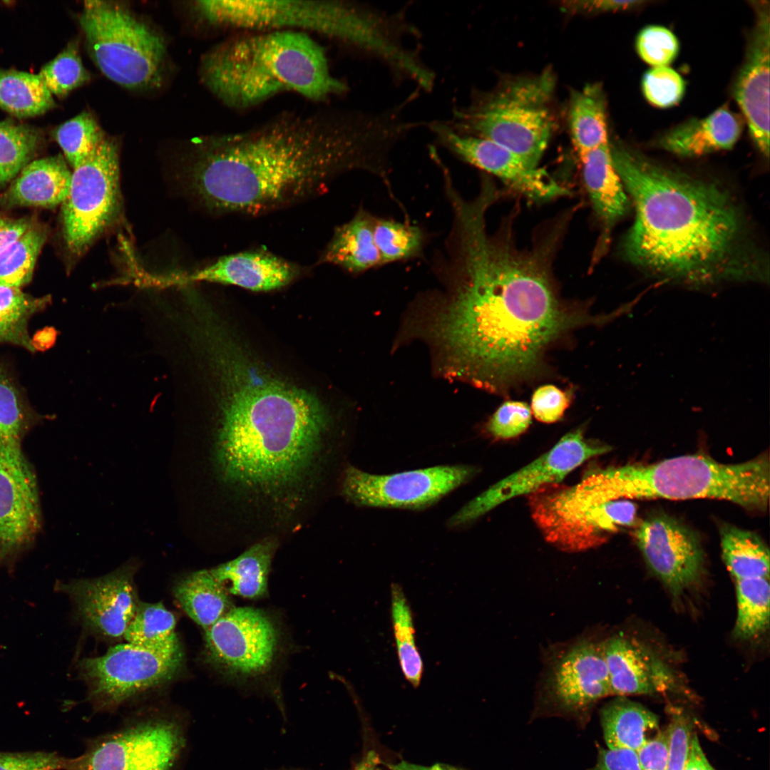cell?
I'll return each mask as SVG.
<instances>
[{"instance_id": "obj_51", "label": "cell", "mask_w": 770, "mask_h": 770, "mask_svg": "<svg viewBox=\"0 0 770 770\" xmlns=\"http://www.w3.org/2000/svg\"><path fill=\"white\" fill-rule=\"evenodd\" d=\"M668 751V732H659L637 752L640 769L666 770Z\"/></svg>"}, {"instance_id": "obj_33", "label": "cell", "mask_w": 770, "mask_h": 770, "mask_svg": "<svg viewBox=\"0 0 770 770\" xmlns=\"http://www.w3.org/2000/svg\"><path fill=\"white\" fill-rule=\"evenodd\" d=\"M719 532L724 561L736 580L769 578V551L758 535L732 525Z\"/></svg>"}, {"instance_id": "obj_2", "label": "cell", "mask_w": 770, "mask_h": 770, "mask_svg": "<svg viewBox=\"0 0 770 770\" xmlns=\"http://www.w3.org/2000/svg\"><path fill=\"white\" fill-rule=\"evenodd\" d=\"M399 128L386 111L282 114L249 130L195 142L194 194L219 215L256 216L324 193L355 170L389 180Z\"/></svg>"}, {"instance_id": "obj_40", "label": "cell", "mask_w": 770, "mask_h": 770, "mask_svg": "<svg viewBox=\"0 0 770 770\" xmlns=\"http://www.w3.org/2000/svg\"><path fill=\"white\" fill-rule=\"evenodd\" d=\"M176 619L161 602H140L124 638L128 643L148 647H164L179 643Z\"/></svg>"}, {"instance_id": "obj_24", "label": "cell", "mask_w": 770, "mask_h": 770, "mask_svg": "<svg viewBox=\"0 0 770 770\" xmlns=\"http://www.w3.org/2000/svg\"><path fill=\"white\" fill-rule=\"evenodd\" d=\"M602 642L612 695L667 692L676 687L671 669L637 640L618 634Z\"/></svg>"}, {"instance_id": "obj_23", "label": "cell", "mask_w": 770, "mask_h": 770, "mask_svg": "<svg viewBox=\"0 0 770 770\" xmlns=\"http://www.w3.org/2000/svg\"><path fill=\"white\" fill-rule=\"evenodd\" d=\"M299 268L270 252L252 250L222 256L189 273L155 277V283L208 282L267 292L287 285L297 277Z\"/></svg>"}, {"instance_id": "obj_47", "label": "cell", "mask_w": 770, "mask_h": 770, "mask_svg": "<svg viewBox=\"0 0 770 770\" xmlns=\"http://www.w3.org/2000/svg\"><path fill=\"white\" fill-rule=\"evenodd\" d=\"M531 423V411L524 402L508 401L494 413L487 424L496 438L508 439L523 433Z\"/></svg>"}, {"instance_id": "obj_10", "label": "cell", "mask_w": 770, "mask_h": 770, "mask_svg": "<svg viewBox=\"0 0 770 770\" xmlns=\"http://www.w3.org/2000/svg\"><path fill=\"white\" fill-rule=\"evenodd\" d=\"M120 202L117 144L105 138L72 172L62 205L63 236L67 251L81 256L116 217Z\"/></svg>"}, {"instance_id": "obj_26", "label": "cell", "mask_w": 770, "mask_h": 770, "mask_svg": "<svg viewBox=\"0 0 770 770\" xmlns=\"http://www.w3.org/2000/svg\"><path fill=\"white\" fill-rule=\"evenodd\" d=\"M743 128L741 118L723 106L702 119L689 120L668 131L659 141L666 150L695 157L732 148Z\"/></svg>"}, {"instance_id": "obj_5", "label": "cell", "mask_w": 770, "mask_h": 770, "mask_svg": "<svg viewBox=\"0 0 770 770\" xmlns=\"http://www.w3.org/2000/svg\"><path fill=\"white\" fill-rule=\"evenodd\" d=\"M200 78L223 104L257 106L282 92L322 101L346 91L331 72L324 48L304 31L274 30L237 36L202 57Z\"/></svg>"}, {"instance_id": "obj_6", "label": "cell", "mask_w": 770, "mask_h": 770, "mask_svg": "<svg viewBox=\"0 0 770 770\" xmlns=\"http://www.w3.org/2000/svg\"><path fill=\"white\" fill-rule=\"evenodd\" d=\"M769 459L761 455L739 463H722L703 454L651 464L630 463L593 471L612 499L712 498L764 510L769 497Z\"/></svg>"}, {"instance_id": "obj_35", "label": "cell", "mask_w": 770, "mask_h": 770, "mask_svg": "<svg viewBox=\"0 0 770 770\" xmlns=\"http://www.w3.org/2000/svg\"><path fill=\"white\" fill-rule=\"evenodd\" d=\"M390 596L391 624L399 667L405 679L417 687L421 684L424 666L416 643L413 612L399 584H391Z\"/></svg>"}, {"instance_id": "obj_31", "label": "cell", "mask_w": 770, "mask_h": 770, "mask_svg": "<svg viewBox=\"0 0 770 770\" xmlns=\"http://www.w3.org/2000/svg\"><path fill=\"white\" fill-rule=\"evenodd\" d=\"M173 594L185 613L204 630L234 607L227 589L210 570L184 576L175 583Z\"/></svg>"}, {"instance_id": "obj_13", "label": "cell", "mask_w": 770, "mask_h": 770, "mask_svg": "<svg viewBox=\"0 0 770 770\" xmlns=\"http://www.w3.org/2000/svg\"><path fill=\"white\" fill-rule=\"evenodd\" d=\"M197 10L215 25L250 30H307L344 43L355 4L327 0H203Z\"/></svg>"}, {"instance_id": "obj_49", "label": "cell", "mask_w": 770, "mask_h": 770, "mask_svg": "<svg viewBox=\"0 0 770 770\" xmlns=\"http://www.w3.org/2000/svg\"><path fill=\"white\" fill-rule=\"evenodd\" d=\"M568 404L569 399L565 392L553 385H545L534 392L531 409L538 421L553 423L563 416Z\"/></svg>"}, {"instance_id": "obj_21", "label": "cell", "mask_w": 770, "mask_h": 770, "mask_svg": "<svg viewBox=\"0 0 770 770\" xmlns=\"http://www.w3.org/2000/svg\"><path fill=\"white\" fill-rule=\"evenodd\" d=\"M549 697L560 709L587 711L612 695L602 641L579 640L552 663L545 678Z\"/></svg>"}, {"instance_id": "obj_44", "label": "cell", "mask_w": 770, "mask_h": 770, "mask_svg": "<svg viewBox=\"0 0 770 770\" xmlns=\"http://www.w3.org/2000/svg\"><path fill=\"white\" fill-rule=\"evenodd\" d=\"M53 96L63 97L87 83L91 76L83 66L78 44L72 41L38 73Z\"/></svg>"}, {"instance_id": "obj_22", "label": "cell", "mask_w": 770, "mask_h": 770, "mask_svg": "<svg viewBox=\"0 0 770 770\" xmlns=\"http://www.w3.org/2000/svg\"><path fill=\"white\" fill-rule=\"evenodd\" d=\"M756 21L746 56L734 85V97L754 143L769 155L770 11L768 2H757Z\"/></svg>"}, {"instance_id": "obj_36", "label": "cell", "mask_w": 770, "mask_h": 770, "mask_svg": "<svg viewBox=\"0 0 770 770\" xmlns=\"http://www.w3.org/2000/svg\"><path fill=\"white\" fill-rule=\"evenodd\" d=\"M50 302V296L34 297L21 288L0 286V344L36 352L29 334V322Z\"/></svg>"}, {"instance_id": "obj_32", "label": "cell", "mask_w": 770, "mask_h": 770, "mask_svg": "<svg viewBox=\"0 0 770 770\" xmlns=\"http://www.w3.org/2000/svg\"><path fill=\"white\" fill-rule=\"evenodd\" d=\"M568 121L571 140L580 158L609 143L606 101L599 83H589L573 93Z\"/></svg>"}, {"instance_id": "obj_54", "label": "cell", "mask_w": 770, "mask_h": 770, "mask_svg": "<svg viewBox=\"0 0 770 770\" xmlns=\"http://www.w3.org/2000/svg\"><path fill=\"white\" fill-rule=\"evenodd\" d=\"M34 223L29 217L13 219L0 217V253L26 232Z\"/></svg>"}, {"instance_id": "obj_43", "label": "cell", "mask_w": 770, "mask_h": 770, "mask_svg": "<svg viewBox=\"0 0 770 770\" xmlns=\"http://www.w3.org/2000/svg\"><path fill=\"white\" fill-rule=\"evenodd\" d=\"M54 138L73 168L83 163L105 139L93 116L84 111L66 121L54 131Z\"/></svg>"}, {"instance_id": "obj_18", "label": "cell", "mask_w": 770, "mask_h": 770, "mask_svg": "<svg viewBox=\"0 0 770 770\" xmlns=\"http://www.w3.org/2000/svg\"><path fill=\"white\" fill-rule=\"evenodd\" d=\"M637 546L650 569L674 596L700 580L704 552L696 534L673 517L656 513L635 533Z\"/></svg>"}, {"instance_id": "obj_58", "label": "cell", "mask_w": 770, "mask_h": 770, "mask_svg": "<svg viewBox=\"0 0 770 770\" xmlns=\"http://www.w3.org/2000/svg\"><path fill=\"white\" fill-rule=\"evenodd\" d=\"M379 764V761L377 754L371 751L367 753L358 765L356 770H380L378 767Z\"/></svg>"}, {"instance_id": "obj_48", "label": "cell", "mask_w": 770, "mask_h": 770, "mask_svg": "<svg viewBox=\"0 0 770 770\" xmlns=\"http://www.w3.org/2000/svg\"><path fill=\"white\" fill-rule=\"evenodd\" d=\"M64 759L55 752L0 751V770H63Z\"/></svg>"}, {"instance_id": "obj_53", "label": "cell", "mask_w": 770, "mask_h": 770, "mask_svg": "<svg viewBox=\"0 0 770 770\" xmlns=\"http://www.w3.org/2000/svg\"><path fill=\"white\" fill-rule=\"evenodd\" d=\"M642 3L643 1L637 0H581L565 1L563 6L571 12L595 13L627 10Z\"/></svg>"}, {"instance_id": "obj_34", "label": "cell", "mask_w": 770, "mask_h": 770, "mask_svg": "<svg viewBox=\"0 0 770 770\" xmlns=\"http://www.w3.org/2000/svg\"><path fill=\"white\" fill-rule=\"evenodd\" d=\"M55 106L38 74L0 70V108L19 118L41 115Z\"/></svg>"}, {"instance_id": "obj_1", "label": "cell", "mask_w": 770, "mask_h": 770, "mask_svg": "<svg viewBox=\"0 0 770 770\" xmlns=\"http://www.w3.org/2000/svg\"><path fill=\"white\" fill-rule=\"evenodd\" d=\"M486 215L472 208L454 217L435 267L443 289L412 303L399 342H426L443 376L497 391L529 376L548 344L587 318L556 295L555 235L520 250L508 222L488 233Z\"/></svg>"}, {"instance_id": "obj_52", "label": "cell", "mask_w": 770, "mask_h": 770, "mask_svg": "<svg viewBox=\"0 0 770 770\" xmlns=\"http://www.w3.org/2000/svg\"><path fill=\"white\" fill-rule=\"evenodd\" d=\"M594 770H641L636 751L625 749H602Z\"/></svg>"}, {"instance_id": "obj_50", "label": "cell", "mask_w": 770, "mask_h": 770, "mask_svg": "<svg viewBox=\"0 0 770 770\" xmlns=\"http://www.w3.org/2000/svg\"><path fill=\"white\" fill-rule=\"evenodd\" d=\"M667 732L669 751L666 770H684L692 739L690 724L683 716L674 717Z\"/></svg>"}, {"instance_id": "obj_12", "label": "cell", "mask_w": 770, "mask_h": 770, "mask_svg": "<svg viewBox=\"0 0 770 770\" xmlns=\"http://www.w3.org/2000/svg\"><path fill=\"white\" fill-rule=\"evenodd\" d=\"M179 643L148 647L131 643L111 647L101 656L80 662L88 697L99 710L117 708L125 701L174 678L183 664Z\"/></svg>"}, {"instance_id": "obj_19", "label": "cell", "mask_w": 770, "mask_h": 770, "mask_svg": "<svg viewBox=\"0 0 770 770\" xmlns=\"http://www.w3.org/2000/svg\"><path fill=\"white\" fill-rule=\"evenodd\" d=\"M438 143L461 160L488 172L534 200L569 195L544 170L492 140L461 135L444 121L428 123Z\"/></svg>"}, {"instance_id": "obj_27", "label": "cell", "mask_w": 770, "mask_h": 770, "mask_svg": "<svg viewBox=\"0 0 770 770\" xmlns=\"http://www.w3.org/2000/svg\"><path fill=\"white\" fill-rule=\"evenodd\" d=\"M375 217L360 209L351 220L335 228L317 263L334 265L351 274L381 266L374 237Z\"/></svg>"}, {"instance_id": "obj_11", "label": "cell", "mask_w": 770, "mask_h": 770, "mask_svg": "<svg viewBox=\"0 0 770 770\" xmlns=\"http://www.w3.org/2000/svg\"><path fill=\"white\" fill-rule=\"evenodd\" d=\"M185 746L180 719L151 715L92 739L81 755L65 758L63 770H173Z\"/></svg>"}, {"instance_id": "obj_55", "label": "cell", "mask_w": 770, "mask_h": 770, "mask_svg": "<svg viewBox=\"0 0 770 770\" xmlns=\"http://www.w3.org/2000/svg\"><path fill=\"white\" fill-rule=\"evenodd\" d=\"M684 770H715L705 756L696 735L692 736Z\"/></svg>"}, {"instance_id": "obj_37", "label": "cell", "mask_w": 770, "mask_h": 770, "mask_svg": "<svg viewBox=\"0 0 770 770\" xmlns=\"http://www.w3.org/2000/svg\"><path fill=\"white\" fill-rule=\"evenodd\" d=\"M41 419L11 371L0 362V438L22 448L23 440Z\"/></svg>"}, {"instance_id": "obj_41", "label": "cell", "mask_w": 770, "mask_h": 770, "mask_svg": "<svg viewBox=\"0 0 770 770\" xmlns=\"http://www.w3.org/2000/svg\"><path fill=\"white\" fill-rule=\"evenodd\" d=\"M41 142V132L34 127L0 122V188L31 161Z\"/></svg>"}, {"instance_id": "obj_8", "label": "cell", "mask_w": 770, "mask_h": 770, "mask_svg": "<svg viewBox=\"0 0 770 770\" xmlns=\"http://www.w3.org/2000/svg\"><path fill=\"white\" fill-rule=\"evenodd\" d=\"M79 23L91 58L108 78L133 90L161 84L164 40L124 6L113 1H86Z\"/></svg>"}, {"instance_id": "obj_57", "label": "cell", "mask_w": 770, "mask_h": 770, "mask_svg": "<svg viewBox=\"0 0 770 770\" xmlns=\"http://www.w3.org/2000/svg\"><path fill=\"white\" fill-rule=\"evenodd\" d=\"M390 770H462L453 766L445 764H435L431 766H421L405 761L389 765Z\"/></svg>"}, {"instance_id": "obj_38", "label": "cell", "mask_w": 770, "mask_h": 770, "mask_svg": "<svg viewBox=\"0 0 770 770\" xmlns=\"http://www.w3.org/2000/svg\"><path fill=\"white\" fill-rule=\"evenodd\" d=\"M47 236V228L34 222L0 253V286L21 288L31 280Z\"/></svg>"}, {"instance_id": "obj_42", "label": "cell", "mask_w": 770, "mask_h": 770, "mask_svg": "<svg viewBox=\"0 0 770 770\" xmlns=\"http://www.w3.org/2000/svg\"><path fill=\"white\" fill-rule=\"evenodd\" d=\"M374 237L382 265L419 257L425 244L419 227L386 218L375 217Z\"/></svg>"}, {"instance_id": "obj_16", "label": "cell", "mask_w": 770, "mask_h": 770, "mask_svg": "<svg viewBox=\"0 0 770 770\" xmlns=\"http://www.w3.org/2000/svg\"><path fill=\"white\" fill-rule=\"evenodd\" d=\"M610 450L609 446L585 438L580 430L570 432L548 451L466 503L448 519L447 525L451 528L464 526L506 500L559 483L585 461Z\"/></svg>"}, {"instance_id": "obj_9", "label": "cell", "mask_w": 770, "mask_h": 770, "mask_svg": "<svg viewBox=\"0 0 770 770\" xmlns=\"http://www.w3.org/2000/svg\"><path fill=\"white\" fill-rule=\"evenodd\" d=\"M528 496L532 518L543 536L565 552L596 548L636 520L635 503L609 498L589 473L575 485L550 484Z\"/></svg>"}, {"instance_id": "obj_4", "label": "cell", "mask_w": 770, "mask_h": 770, "mask_svg": "<svg viewBox=\"0 0 770 770\" xmlns=\"http://www.w3.org/2000/svg\"><path fill=\"white\" fill-rule=\"evenodd\" d=\"M216 458L225 481L274 494L297 485L319 452L327 419L308 392L232 367Z\"/></svg>"}, {"instance_id": "obj_30", "label": "cell", "mask_w": 770, "mask_h": 770, "mask_svg": "<svg viewBox=\"0 0 770 770\" xmlns=\"http://www.w3.org/2000/svg\"><path fill=\"white\" fill-rule=\"evenodd\" d=\"M275 544L265 540L255 544L236 558L210 569L229 594L256 600L267 595L268 576Z\"/></svg>"}, {"instance_id": "obj_20", "label": "cell", "mask_w": 770, "mask_h": 770, "mask_svg": "<svg viewBox=\"0 0 770 770\" xmlns=\"http://www.w3.org/2000/svg\"><path fill=\"white\" fill-rule=\"evenodd\" d=\"M134 573L133 565H128L98 578L73 580L58 587L73 600L86 627L106 637L119 638L140 602Z\"/></svg>"}, {"instance_id": "obj_29", "label": "cell", "mask_w": 770, "mask_h": 770, "mask_svg": "<svg viewBox=\"0 0 770 770\" xmlns=\"http://www.w3.org/2000/svg\"><path fill=\"white\" fill-rule=\"evenodd\" d=\"M604 739L608 749L637 752L659 733L657 716L641 704L619 697L600 712Z\"/></svg>"}, {"instance_id": "obj_56", "label": "cell", "mask_w": 770, "mask_h": 770, "mask_svg": "<svg viewBox=\"0 0 770 770\" xmlns=\"http://www.w3.org/2000/svg\"><path fill=\"white\" fill-rule=\"evenodd\" d=\"M56 339V331L52 327H45L38 331L31 338V344L35 351H43L51 347Z\"/></svg>"}, {"instance_id": "obj_28", "label": "cell", "mask_w": 770, "mask_h": 770, "mask_svg": "<svg viewBox=\"0 0 770 770\" xmlns=\"http://www.w3.org/2000/svg\"><path fill=\"white\" fill-rule=\"evenodd\" d=\"M580 160L588 194L604 229L605 242L613 225L627 212L630 202L615 168L609 143L590 151Z\"/></svg>"}, {"instance_id": "obj_14", "label": "cell", "mask_w": 770, "mask_h": 770, "mask_svg": "<svg viewBox=\"0 0 770 770\" xmlns=\"http://www.w3.org/2000/svg\"><path fill=\"white\" fill-rule=\"evenodd\" d=\"M205 632L206 662L228 677L247 679L263 675L278 654L279 628L260 609L233 607Z\"/></svg>"}, {"instance_id": "obj_25", "label": "cell", "mask_w": 770, "mask_h": 770, "mask_svg": "<svg viewBox=\"0 0 770 770\" xmlns=\"http://www.w3.org/2000/svg\"><path fill=\"white\" fill-rule=\"evenodd\" d=\"M71 176L60 155L31 160L0 195V206L55 207L66 198Z\"/></svg>"}, {"instance_id": "obj_7", "label": "cell", "mask_w": 770, "mask_h": 770, "mask_svg": "<svg viewBox=\"0 0 770 770\" xmlns=\"http://www.w3.org/2000/svg\"><path fill=\"white\" fill-rule=\"evenodd\" d=\"M555 86L550 70L506 78L467 106L455 108L445 122L459 134L492 140L538 165L555 126Z\"/></svg>"}, {"instance_id": "obj_17", "label": "cell", "mask_w": 770, "mask_h": 770, "mask_svg": "<svg viewBox=\"0 0 770 770\" xmlns=\"http://www.w3.org/2000/svg\"><path fill=\"white\" fill-rule=\"evenodd\" d=\"M41 527L34 469L22 448L0 438V566L29 550Z\"/></svg>"}, {"instance_id": "obj_39", "label": "cell", "mask_w": 770, "mask_h": 770, "mask_svg": "<svg viewBox=\"0 0 770 770\" xmlns=\"http://www.w3.org/2000/svg\"><path fill=\"white\" fill-rule=\"evenodd\" d=\"M737 617L734 635L750 639L764 632L769 623L770 586L769 578L736 580Z\"/></svg>"}, {"instance_id": "obj_15", "label": "cell", "mask_w": 770, "mask_h": 770, "mask_svg": "<svg viewBox=\"0 0 770 770\" xmlns=\"http://www.w3.org/2000/svg\"><path fill=\"white\" fill-rule=\"evenodd\" d=\"M476 473L468 465H442L388 475L349 466L342 493L358 506L417 510L427 508L467 483Z\"/></svg>"}, {"instance_id": "obj_3", "label": "cell", "mask_w": 770, "mask_h": 770, "mask_svg": "<svg viewBox=\"0 0 770 770\" xmlns=\"http://www.w3.org/2000/svg\"><path fill=\"white\" fill-rule=\"evenodd\" d=\"M615 168L633 201L635 219L623 242L632 264L694 286L764 279L739 211L725 192L656 165L620 145Z\"/></svg>"}, {"instance_id": "obj_46", "label": "cell", "mask_w": 770, "mask_h": 770, "mask_svg": "<svg viewBox=\"0 0 770 770\" xmlns=\"http://www.w3.org/2000/svg\"><path fill=\"white\" fill-rule=\"evenodd\" d=\"M636 50L640 57L653 66H667L677 56L679 44L676 36L668 29L650 25L642 29L636 38Z\"/></svg>"}, {"instance_id": "obj_45", "label": "cell", "mask_w": 770, "mask_h": 770, "mask_svg": "<svg viewBox=\"0 0 770 770\" xmlns=\"http://www.w3.org/2000/svg\"><path fill=\"white\" fill-rule=\"evenodd\" d=\"M683 78L668 66L653 67L642 79V89L647 101L655 107L669 108L677 104L685 92Z\"/></svg>"}]
</instances>
